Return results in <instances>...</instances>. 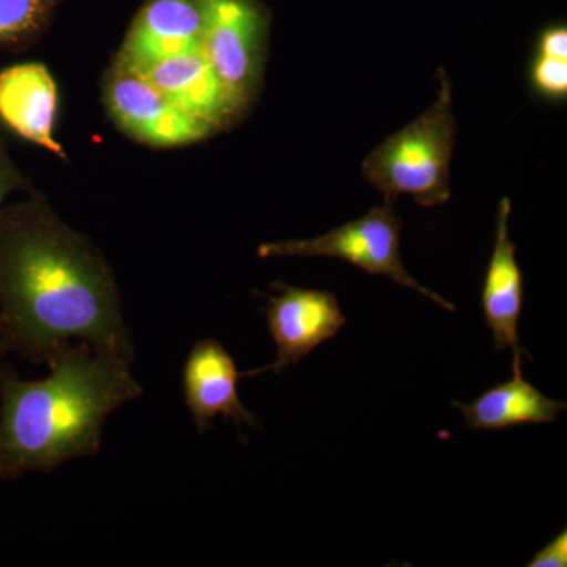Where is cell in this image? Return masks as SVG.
Returning <instances> with one entry per match:
<instances>
[{
  "mask_svg": "<svg viewBox=\"0 0 567 567\" xmlns=\"http://www.w3.org/2000/svg\"><path fill=\"white\" fill-rule=\"evenodd\" d=\"M0 331L32 363L74 339L133 361L110 264L39 196L0 212Z\"/></svg>",
  "mask_w": 567,
  "mask_h": 567,
  "instance_id": "1",
  "label": "cell"
},
{
  "mask_svg": "<svg viewBox=\"0 0 567 567\" xmlns=\"http://www.w3.org/2000/svg\"><path fill=\"white\" fill-rule=\"evenodd\" d=\"M132 361L81 342L48 361L51 374L24 382L0 372V480L50 473L102 446L107 416L142 394Z\"/></svg>",
  "mask_w": 567,
  "mask_h": 567,
  "instance_id": "2",
  "label": "cell"
},
{
  "mask_svg": "<svg viewBox=\"0 0 567 567\" xmlns=\"http://www.w3.org/2000/svg\"><path fill=\"white\" fill-rule=\"evenodd\" d=\"M435 103L412 123L388 136L363 162V177L393 205L412 196L420 207H435L451 199L450 163L456 142L453 87L439 70Z\"/></svg>",
  "mask_w": 567,
  "mask_h": 567,
  "instance_id": "3",
  "label": "cell"
},
{
  "mask_svg": "<svg viewBox=\"0 0 567 567\" xmlns=\"http://www.w3.org/2000/svg\"><path fill=\"white\" fill-rule=\"evenodd\" d=\"M270 14L259 0H204L203 50L241 114L262 84Z\"/></svg>",
  "mask_w": 567,
  "mask_h": 567,
  "instance_id": "4",
  "label": "cell"
},
{
  "mask_svg": "<svg viewBox=\"0 0 567 567\" xmlns=\"http://www.w3.org/2000/svg\"><path fill=\"white\" fill-rule=\"evenodd\" d=\"M401 219L395 216L393 205L371 208L361 218L336 227L322 237L309 240H284L275 244H264L257 249L262 259L271 257H331L361 268L369 275H382L393 279L401 286L415 289L417 293L442 306L447 311H456V306L450 303L439 293L425 289L416 279L410 276L402 264L401 252Z\"/></svg>",
  "mask_w": 567,
  "mask_h": 567,
  "instance_id": "5",
  "label": "cell"
},
{
  "mask_svg": "<svg viewBox=\"0 0 567 567\" xmlns=\"http://www.w3.org/2000/svg\"><path fill=\"white\" fill-rule=\"evenodd\" d=\"M103 99L115 125L152 147H183L218 132L178 110L141 73L115 61L104 78Z\"/></svg>",
  "mask_w": 567,
  "mask_h": 567,
  "instance_id": "6",
  "label": "cell"
},
{
  "mask_svg": "<svg viewBox=\"0 0 567 567\" xmlns=\"http://www.w3.org/2000/svg\"><path fill=\"white\" fill-rule=\"evenodd\" d=\"M271 287L279 295H267L265 315L276 344V360L241 377L279 372L289 365H297L317 347L333 339L347 323L333 292L301 289L286 282H275Z\"/></svg>",
  "mask_w": 567,
  "mask_h": 567,
  "instance_id": "7",
  "label": "cell"
},
{
  "mask_svg": "<svg viewBox=\"0 0 567 567\" xmlns=\"http://www.w3.org/2000/svg\"><path fill=\"white\" fill-rule=\"evenodd\" d=\"M204 0H145L123 40L115 62L132 70L200 50Z\"/></svg>",
  "mask_w": 567,
  "mask_h": 567,
  "instance_id": "8",
  "label": "cell"
},
{
  "mask_svg": "<svg viewBox=\"0 0 567 567\" xmlns=\"http://www.w3.org/2000/svg\"><path fill=\"white\" fill-rule=\"evenodd\" d=\"M238 379L241 374L233 354L221 342L208 338L192 347L183 368V393L199 434H205L218 415L233 421L238 434L241 425L260 427L257 417L241 404Z\"/></svg>",
  "mask_w": 567,
  "mask_h": 567,
  "instance_id": "9",
  "label": "cell"
},
{
  "mask_svg": "<svg viewBox=\"0 0 567 567\" xmlns=\"http://www.w3.org/2000/svg\"><path fill=\"white\" fill-rule=\"evenodd\" d=\"M58 112V84L44 63H17L0 71V126L65 159L54 136Z\"/></svg>",
  "mask_w": 567,
  "mask_h": 567,
  "instance_id": "10",
  "label": "cell"
},
{
  "mask_svg": "<svg viewBox=\"0 0 567 567\" xmlns=\"http://www.w3.org/2000/svg\"><path fill=\"white\" fill-rule=\"evenodd\" d=\"M511 213L513 203L503 197L496 210L494 251L484 276L481 303L484 319L494 334L495 350H513L514 364L522 365L525 350L518 339V322L524 309L525 286L516 244L509 237Z\"/></svg>",
  "mask_w": 567,
  "mask_h": 567,
  "instance_id": "11",
  "label": "cell"
},
{
  "mask_svg": "<svg viewBox=\"0 0 567 567\" xmlns=\"http://www.w3.org/2000/svg\"><path fill=\"white\" fill-rule=\"evenodd\" d=\"M134 71L151 81L178 110L210 123L216 130L240 115L203 50L182 52Z\"/></svg>",
  "mask_w": 567,
  "mask_h": 567,
  "instance_id": "12",
  "label": "cell"
},
{
  "mask_svg": "<svg viewBox=\"0 0 567 567\" xmlns=\"http://www.w3.org/2000/svg\"><path fill=\"white\" fill-rule=\"evenodd\" d=\"M451 405L464 416L466 429L499 431L524 424L557 423L567 409L566 402L540 393L522 375V365H514L509 382L491 388L470 404L453 401Z\"/></svg>",
  "mask_w": 567,
  "mask_h": 567,
  "instance_id": "13",
  "label": "cell"
},
{
  "mask_svg": "<svg viewBox=\"0 0 567 567\" xmlns=\"http://www.w3.org/2000/svg\"><path fill=\"white\" fill-rule=\"evenodd\" d=\"M58 0H0V51L18 50L39 39Z\"/></svg>",
  "mask_w": 567,
  "mask_h": 567,
  "instance_id": "14",
  "label": "cell"
},
{
  "mask_svg": "<svg viewBox=\"0 0 567 567\" xmlns=\"http://www.w3.org/2000/svg\"><path fill=\"white\" fill-rule=\"evenodd\" d=\"M532 81L537 92L548 99H565L567 93V61L537 54L532 69Z\"/></svg>",
  "mask_w": 567,
  "mask_h": 567,
  "instance_id": "15",
  "label": "cell"
},
{
  "mask_svg": "<svg viewBox=\"0 0 567 567\" xmlns=\"http://www.w3.org/2000/svg\"><path fill=\"white\" fill-rule=\"evenodd\" d=\"M31 183L24 177V174L18 169L13 158L10 156L9 145L3 136L2 126H0V212L3 208V200L9 194L17 189H29Z\"/></svg>",
  "mask_w": 567,
  "mask_h": 567,
  "instance_id": "16",
  "label": "cell"
},
{
  "mask_svg": "<svg viewBox=\"0 0 567 567\" xmlns=\"http://www.w3.org/2000/svg\"><path fill=\"white\" fill-rule=\"evenodd\" d=\"M528 567H566L567 566V532L563 529L551 543L539 551L528 563Z\"/></svg>",
  "mask_w": 567,
  "mask_h": 567,
  "instance_id": "17",
  "label": "cell"
},
{
  "mask_svg": "<svg viewBox=\"0 0 567 567\" xmlns=\"http://www.w3.org/2000/svg\"><path fill=\"white\" fill-rule=\"evenodd\" d=\"M537 54L567 61V29L566 25H554L540 33L537 43Z\"/></svg>",
  "mask_w": 567,
  "mask_h": 567,
  "instance_id": "18",
  "label": "cell"
},
{
  "mask_svg": "<svg viewBox=\"0 0 567 567\" xmlns=\"http://www.w3.org/2000/svg\"><path fill=\"white\" fill-rule=\"evenodd\" d=\"M9 352V347H7L6 341L2 338V331H0V360H2L3 354ZM0 372H2V365H0Z\"/></svg>",
  "mask_w": 567,
  "mask_h": 567,
  "instance_id": "19",
  "label": "cell"
}]
</instances>
